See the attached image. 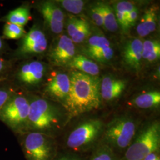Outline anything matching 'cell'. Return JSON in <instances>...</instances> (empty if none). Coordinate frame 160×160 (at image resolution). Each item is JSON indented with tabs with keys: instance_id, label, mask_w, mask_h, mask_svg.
<instances>
[{
	"instance_id": "3",
	"label": "cell",
	"mask_w": 160,
	"mask_h": 160,
	"mask_svg": "<svg viewBox=\"0 0 160 160\" xmlns=\"http://www.w3.org/2000/svg\"><path fill=\"white\" fill-rule=\"evenodd\" d=\"M27 160H52L55 146L51 135L37 132H27L17 135Z\"/></svg>"
},
{
	"instance_id": "25",
	"label": "cell",
	"mask_w": 160,
	"mask_h": 160,
	"mask_svg": "<svg viewBox=\"0 0 160 160\" xmlns=\"http://www.w3.org/2000/svg\"><path fill=\"white\" fill-rule=\"evenodd\" d=\"M159 46H160V42L157 40H145L143 43L142 58L147 60L149 55Z\"/></svg>"
},
{
	"instance_id": "19",
	"label": "cell",
	"mask_w": 160,
	"mask_h": 160,
	"mask_svg": "<svg viewBox=\"0 0 160 160\" xmlns=\"http://www.w3.org/2000/svg\"><path fill=\"white\" fill-rule=\"evenodd\" d=\"M133 103L141 109H149L157 106L160 103V92H148L141 94L135 98Z\"/></svg>"
},
{
	"instance_id": "18",
	"label": "cell",
	"mask_w": 160,
	"mask_h": 160,
	"mask_svg": "<svg viewBox=\"0 0 160 160\" xmlns=\"http://www.w3.org/2000/svg\"><path fill=\"white\" fill-rule=\"evenodd\" d=\"M102 13L103 26L105 28L111 32H115L118 29V23L114 10L110 6L103 2L98 3Z\"/></svg>"
},
{
	"instance_id": "7",
	"label": "cell",
	"mask_w": 160,
	"mask_h": 160,
	"mask_svg": "<svg viewBox=\"0 0 160 160\" xmlns=\"http://www.w3.org/2000/svg\"><path fill=\"white\" fill-rule=\"evenodd\" d=\"M100 120H87L77 127L69 135L67 145L69 148L78 149L90 143L98 137L102 129Z\"/></svg>"
},
{
	"instance_id": "5",
	"label": "cell",
	"mask_w": 160,
	"mask_h": 160,
	"mask_svg": "<svg viewBox=\"0 0 160 160\" xmlns=\"http://www.w3.org/2000/svg\"><path fill=\"white\" fill-rule=\"evenodd\" d=\"M160 127L158 122L151 124L129 147L125 160H143L159 148Z\"/></svg>"
},
{
	"instance_id": "2",
	"label": "cell",
	"mask_w": 160,
	"mask_h": 160,
	"mask_svg": "<svg viewBox=\"0 0 160 160\" xmlns=\"http://www.w3.org/2000/svg\"><path fill=\"white\" fill-rule=\"evenodd\" d=\"M59 122L58 111L48 101L37 98L30 102L27 132H37L48 135V132L57 127Z\"/></svg>"
},
{
	"instance_id": "33",
	"label": "cell",
	"mask_w": 160,
	"mask_h": 160,
	"mask_svg": "<svg viewBox=\"0 0 160 160\" xmlns=\"http://www.w3.org/2000/svg\"><path fill=\"white\" fill-rule=\"evenodd\" d=\"M159 156H158L155 152L147 156L143 160H155Z\"/></svg>"
},
{
	"instance_id": "13",
	"label": "cell",
	"mask_w": 160,
	"mask_h": 160,
	"mask_svg": "<svg viewBox=\"0 0 160 160\" xmlns=\"http://www.w3.org/2000/svg\"><path fill=\"white\" fill-rule=\"evenodd\" d=\"M143 43L139 39L129 40L124 48L123 58L125 63L135 69H139L142 59Z\"/></svg>"
},
{
	"instance_id": "9",
	"label": "cell",
	"mask_w": 160,
	"mask_h": 160,
	"mask_svg": "<svg viewBox=\"0 0 160 160\" xmlns=\"http://www.w3.org/2000/svg\"><path fill=\"white\" fill-rule=\"evenodd\" d=\"M40 12L52 32L61 33L63 30L64 14L62 10L55 2L46 1L40 7Z\"/></svg>"
},
{
	"instance_id": "17",
	"label": "cell",
	"mask_w": 160,
	"mask_h": 160,
	"mask_svg": "<svg viewBox=\"0 0 160 160\" xmlns=\"http://www.w3.org/2000/svg\"><path fill=\"white\" fill-rule=\"evenodd\" d=\"M7 23H12L20 26H24L30 19L29 8L22 6L12 10L4 17Z\"/></svg>"
},
{
	"instance_id": "6",
	"label": "cell",
	"mask_w": 160,
	"mask_h": 160,
	"mask_svg": "<svg viewBox=\"0 0 160 160\" xmlns=\"http://www.w3.org/2000/svg\"><path fill=\"white\" fill-rule=\"evenodd\" d=\"M136 132V125L128 118H119L109 124L105 132L107 141L119 148L129 146Z\"/></svg>"
},
{
	"instance_id": "37",
	"label": "cell",
	"mask_w": 160,
	"mask_h": 160,
	"mask_svg": "<svg viewBox=\"0 0 160 160\" xmlns=\"http://www.w3.org/2000/svg\"><path fill=\"white\" fill-rule=\"evenodd\" d=\"M160 160V157H158V158H157V159H156V160Z\"/></svg>"
},
{
	"instance_id": "15",
	"label": "cell",
	"mask_w": 160,
	"mask_h": 160,
	"mask_svg": "<svg viewBox=\"0 0 160 160\" xmlns=\"http://www.w3.org/2000/svg\"><path fill=\"white\" fill-rule=\"evenodd\" d=\"M68 64L77 71L92 77H96L100 72L97 63L83 55L75 56Z\"/></svg>"
},
{
	"instance_id": "20",
	"label": "cell",
	"mask_w": 160,
	"mask_h": 160,
	"mask_svg": "<svg viewBox=\"0 0 160 160\" xmlns=\"http://www.w3.org/2000/svg\"><path fill=\"white\" fill-rule=\"evenodd\" d=\"M110 46L109 40L103 35L96 34L90 37L88 41L87 51L90 56L104 48Z\"/></svg>"
},
{
	"instance_id": "4",
	"label": "cell",
	"mask_w": 160,
	"mask_h": 160,
	"mask_svg": "<svg viewBox=\"0 0 160 160\" xmlns=\"http://www.w3.org/2000/svg\"><path fill=\"white\" fill-rule=\"evenodd\" d=\"M30 102L22 96L11 97L0 110V120L17 135L27 132Z\"/></svg>"
},
{
	"instance_id": "28",
	"label": "cell",
	"mask_w": 160,
	"mask_h": 160,
	"mask_svg": "<svg viewBox=\"0 0 160 160\" xmlns=\"http://www.w3.org/2000/svg\"><path fill=\"white\" fill-rule=\"evenodd\" d=\"M82 20L75 17H71L69 19L67 26V30L69 36H70V38L74 35L75 33L78 30V29H79L80 25L82 23Z\"/></svg>"
},
{
	"instance_id": "24",
	"label": "cell",
	"mask_w": 160,
	"mask_h": 160,
	"mask_svg": "<svg viewBox=\"0 0 160 160\" xmlns=\"http://www.w3.org/2000/svg\"><path fill=\"white\" fill-rule=\"evenodd\" d=\"M114 51L111 46L104 48L90 55V57L100 62H107L110 61L113 57Z\"/></svg>"
},
{
	"instance_id": "29",
	"label": "cell",
	"mask_w": 160,
	"mask_h": 160,
	"mask_svg": "<svg viewBox=\"0 0 160 160\" xmlns=\"http://www.w3.org/2000/svg\"><path fill=\"white\" fill-rule=\"evenodd\" d=\"M92 160H114V158L110 151L107 148H103L94 155Z\"/></svg>"
},
{
	"instance_id": "14",
	"label": "cell",
	"mask_w": 160,
	"mask_h": 160,
	"mask_svg": "<svg viewBox=\"0 0 160 160\" xmlns=\"http://www.w3.org/2000/svg\"><path fill=\"white\" fill-rule=\"evenodd\" d=\"M125 87V81L105 77L100 85L101 97L106 101L114 100L120 96Z\"/></svg>"
},
{
	"instance_id": "22",
	"label": "cell",
	"mask_w": 160,
	"mask_h": 160,
	"mask_svg": "<svg viewBox=\"0 0 160 160\" xmlns=\"http://www.w3.org/2000/svg\"><path fill=\"white\" fill-rule=\"evenodd\" d=\"M59 3L65 10L74 14L81 13L84 7V2L81 0H62Z\"/></svg>"
},
{
	"instance_id": "1",
	"label": "cell",
	"mask_w": 160,
	"mask_h": 160,
	"mask_svg": "<svg viewBox=\"0 0 160 160\" xmlns=\"http://www.w3.org/2000/svg\"><path fill=\"white\" fill-rule=\"evenodd\" d=\"M69 77V91L63 104L69 115L74 117L100 108V85L96 77L77 70L71 72Z\"/></svg>"
},
{
	"instance_id": "8",
	"label": "cell",
	"mask_w": 160,
	"mask_h": 160,
	"mask_svg": "<svg viewBox=\"0 0 160 160\" xmlns=\"http://www.w3.org/2000/svg\"><path fill=\"white\" fill-rule=\"evenodd\" d=\"M74 43L69 37L62 35L53 47L50 53V58L54 64L63 66L68 64L75 57Z\"/></svg>"
},
{
	"instance_id": "12",
	"label": "cell",
	"mask_w": 160,
	"mask_h": 160,
	"mask_svg": "<svg viewBox=\"0 0 160 160\" xmlns=\"http://www.w3.org/2000/svg\"><path fill=\"white\" fill-rule=\"evenodd\" d=\"M70 88V80L68 75L56 73L52 75L48 80L46 92L52 97L64 101L68 96Z\"/></svg>"
},
{
	"instance_id": "10",
	"label": "cell",
	"mask_w": 160,
	"mask_h": 160,
	"mask_svg": "<svg viewBox=\"0 0 160 160\" xmlns=\"http://www.w3.org/2000/svg\"><path fill=\"white\" fill-rule=\"evenodd\" d=\"M47 46L45 34L39 29H33L23 37L20 51L25 54L41 53L46 51Z\"/></svg>"
},
{
	"instance_id": "27",
	"label": "cell",
	"mask_w": 160,
	"mask_h": 160,
	"mask_svg": "<svg viewBox=\"0 0 160 160\" xmlns=\"http://www.w3.org/2000/svg\"><path fill=\"white\" fill-rule=\"evenodd\" d=\"M135 7L131 2L123 1L116 3L114 6V12H120L127 16Z\"/></svg>"
},
{
	"instance_id": "32",
	"label": "cell",
	"mask_w": 160,
	"mask_h": 160,
	"mask_svg": "<svg viewBox=\"0 0 160 160\" xmlns=\"http://www.w3.org/2000/svg\"><path fill=\"white\" fill-rule=\"evenodd\" d=\"M160 57V46L157 48L149 56L147 60L148 62H154L159 59Z\"/></svg>"
},
{
	"instance_id": "23",
	"label": "cell",
	"mask_w": 160,
	"mask_h": 160,
	"mask_svg": "<svg viewBox=\"0 0 160 160\" xmlns=\"http://www.w3.org/2000/svg\"><path fill=\"white\" fill-rule=\"evenodd\" d=\"M90 29L88 23L82 20L79 29H78L74 35L71 38V39L74 43H80L86 39L90 35Z\"/></svg>"
},
{
	"instance_id": "16",
	"label": "cell",
	"mask_w": 160,
	"mask_h": 160,
	"mask_svg": "<svg viewBox=\"0 0 160 160\" xmlns=\"http://www.w3.org/2000/svg\"><path fill=\"white\" fill-rule=\"evenodd\" d=\"M157 27V14L154 7L146 10L140 23L138 25V34L141 37H145L154 32Z\"/></svg>"
},
{
	"instance_id": "30",
	"label": "cell",
	"mask_w": 160,
	"mask_h": 160,
	"mask_svg": "<svg viewBox=\"0 0 160 160\" xmlns=\"http://www.w3.org/2000/svg\"><path fill=\"white\" fill-rule=\"evenodd\" d=\"M138 16V12L137 7L133 9L131 12L126 16L127 22L128 23L129 27H131L135 24L136 21L137 20Z\"/></svg>"
},
{
	"instance_id": "35",
	"label": "cell",
	"mask_w": 160,
	"mask_h": 160,
	"mask_svg": "<svg viewBox=\"0 0 160 160\" xmlns=\"http://www.w3.org/2000/svg\"><path fill=\"white\" fill-rule=\"evenodd\" d=\"M2 47V40H1V38H0V50L1 49Z\"/></svg>"
},
{
	"instance_id": "11",
	"label": "cell",
	"mask_w": 160,
	"mask_h": 160,
	"mask_svg": "<svg viewBox=\"0 0 160 160\" xmlns=\"http://www.w3.org/2000/svg\"><path fill=\"white\" fill-rule=\"evenodd\" d=\"M45 67L39 61H32L23 65L18 73V79L23 84L34 86L38 84L43 78Z\"/></svg>"
},
{
	"instance_id": "26",
	"label": "cell",
	"mask_w": 160,
	"mask_h": 160,
	"mask_svg": "<svg viewBox=\"0 0 160 160\" xmlns=\"http://www.w3.org/2000/svg\"><path fill=\"white\" fill-rule=\"evenodd\" d=\"M90 15L93 22L98 26H103V18L102 13L98 4L92 6L90 10Z\"/></svg>"
},
{
	"instance_id": "21",
	"label": "cell",
	"mask_w": 160,
	"mask_h": 160,
	"mask_svg": "<svg viewBox=\"0 0 160 160\" xmlns=\"http://www.w3.org/2000/svg\"><path fill=\"white\" fill-rule=\"evenodd\" d=\"M26 32L23 26L12 23H6L3 30V36L9 39H19L25 36Z\"/></svg>"
},
{
	"instance_id": "34",
	"label": "cell",
	"mask_w": 160,
	"mask_h": 160,
	"mask_svg": "<svg viewBox=\"0 0 160 160\" xmlns=\"http://www.w3.org/2000/svg\"><path fill=\"white\" fill-rule=\"evenodd\" d=\"M5 67H6L5 62L2 59H0V73L5 69Z\"/></svg>"
},
{
	"instance_id": "36",
	"label": "cell",
	"mask_w": 160,
	"mask_h": 160,
	"mask_svg": "<svg viewBox=\"0 0 160 160\" xmlns=\"http://www.w3.org/2000/svg\"><path fill=\"white\" fill-rule=\"evenodd\" d=\"M59 160H72V159H69V158H62V159H60Z\"/></svg>"
},
{
	"instance_id": "31",
	"label": "cell",
	"mask_w": 160,
	"mask_h": 160,
	"mask_svg": "<svg viewBox=\"0 0 160 160\" xmlns=\"http://www.w3.org/2000/svg\"><path fill=\"white\" fill-rule=\"evenodd\" d=\"M10 98L11 94L9 92L4 90H0V110Z\"/></svg>"
}]
</instances>
